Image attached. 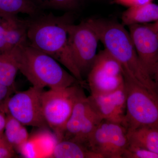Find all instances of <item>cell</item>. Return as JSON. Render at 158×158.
I'll return each instance as SVG.
<instances>
[{
    "mask_svg": "<svg viewBox=\"0 0 158 158\" xmlns=\"http://www.w3.org/2000/svg\"><path fill=\"white\" fill-rule=\"evenodd\" d=\"M29 19L27 42L60 62L81 85L84 81L77 68L69 44V26L73 23L70 13L34 16Z\"/></svg>",
    "mask_w": 158,
    "mask_h": 158,
    "instance_id": "obj_1",
    "label": "cell"
},
{
    "mask_svg": "<svg viewBox=\"0 0 158 158\" xmlns=\"http://www.w3.org/2000/svg\"><path fill=\"white\" fill-rule=\"evenodd\" d=\"M50 158H102L83 144L69 140L58 141Z\"/></svg>",
    "mask_w": 158,
    "mask_h": 158,
    "instance_id": "obj_16",
    "label": "cell"
},
{
    "mask_svg": "<svg viewBox=\"0 0 158 158\" xmlns=\"http://www.w3.org/2000/svg\"><path fill=\"white\" fill-rule=\"evenodd\" d=\"M41 9L30 0H0V13L28 14L31 17L39 14Z\"/></svg>",
    "mask_w": 158,
    "mask_h": 158,
    "instance_id": "obj_19",
    "label": "cell"
},
{
    "mask_svg": "<svg viewBox=\"0 0 158 158\" xmlns=\"http://www.w3.org/2000/svg\"><path fill=\"white\" fill-rule=\"evenodd\" d=\"M129 144L158 154V128L141 127L127 129Z\"/></svg>",
    "mask_w": 158,
    "mask_h": 158,
    "instance_id": "obj_15",
    "label": "cell"
},
{
    "mask_svg": "<svg viewBox=\"0 0 158 158\" xmlns=\"http://www.w3.org/2000/svg\"><path fill=\"white\" fill-rule=\"evenodd\" d=\"M127 129L141 127L158 128V94L124 73Z\"/></svg>",
    "mask_w": 158,
    "mask_h": 158,
    "instance_id": "obj_4",
    "label": "cell"
},
{
    "mask_svg": "<svg viewBox=\"0 0 158 158\" xmlns=\"http://www.w3.org/2000/svg\"><path fill=\"white\" fill-rule=\"evenodd\" d=\"M90 102L103 120L123 125L126 112L125 85L112 93L88 97Z\"/></svg>",
    "mask_w": 158,
    "mask_h": 158,
    "instance_id": "obj_11",
    "label": "cell"
},
{
    "mask_svg": "<svg viewBox=\"0 0 158 158\" xmlns=\"http://www.w3.org/2000/svg\"><path fill=\"white\" fill-rule=\"evenodd\" d=\"M6 22L5 14L0 13V53L6 51Z\"/></svg>",
    "mask_w": 158,
    "mask_h": 158,
    "instance_id": "obj_23",
    "label": "cell"
},
{
    "mask_svg": "<svg viewBox=\"0 0 158 158\" xmlns=\"http://www.w3.org/2000/svg\"><path fill=\"white\" fill-rule=\"evenodd\" d=\"M40 9L71 11L81 7L82 0H30Z\"/></svg>",
    "mask_w": 158,
    "mask_h": 158,
    "instance_id": "obj_20",
    "label": "cell"
},
{
    "mask_svg": "<svg viewBox=\"0 0 158 158\" xmlns=\"http://www.w3.org/2000/svg\"><path fill=\"white\" fill-rule=\"evenodd\" d=\"M152 78L156 85L158 91V62L155 67L153 73L152 75Z\"/></svg>",
    "mask_w": 158,
    "mask_h": 158,
    "instance_id": "obj_26",
    "label": "cell"
},
{
    "mask_svg": "<svg viewBox=\"0 0 158 158\" xmlns=\"http://www.w3.org/2000/svg\"><path fill=\"white\" fill-rule=\"evenodd\" d=\"M90 19L100 41L121 64L124 73L158 94L155 82L142 65L124 26L114 20Z\"/></svg>",
    "mask_w": 158,
    "mask_h": 158,
    "instance_id": "obj_2",
    "label": "cell"
},
{
    "mask_svg": "<svg viewBox=\"0 0 158 158\" xmlns=\"http://www.w3.org/2000/svg\"><path fill=\"white\" fill-rule=\"evenodd\" d=\"M18 71V60L14 48L0 53V83L9 88H14Z\"/></svg>",
    "mask_w": 158,
    "mask_h": 158,
    "instance_id": "obj_17",
    "label": "cell"
},
{
    "mask_svg": "<svg viewBox=\"0 0 158 158\" xmlns=\"http://www.w3.org/2000/svg\"><path fill=\"white\" fill-rule=\"evenodd\" d=\"M15 149L6 140L4 134L0 135V158L13 157Z\"/></svg>",
    "mask_w": 158,
    "mask_h": 158,
    "instance_id": "obj_22",
    "label": "cell"
},
{
    "mask_svg": "<svg viewBox=\"0 0 158 158\" xmlns=\"http://www.w3.org/2000/svg\"><path fill=\"white\" fill-rule=\"evenodd\" d=\"M128 145L125 127L103 120L90 136L87 147L102 158H123Z\"/></svg>",
    "mask_w": 158,
    "mask_h": 158,
    "instance_id": "obj_8",
    "label": "cell"
},
{
    "mask_svg": "<svg viewBox=\"0 0 158 158\" xmlns=\"http://www.w3.org/2000/svg\"><path fill=\"white\" fill-rule=\"evenodd\" d=\"M19 71L32 86L44 89L67 88L81 84L72 74L59 65L58 61L34 48L28 42L14 48Z\"/></svg>",
    "mask_w": 158,
    "mask_h": 158,
    "instance_id": "obj_3",
    "label": "cell"
},
{
    "mask_svg": "<svg viewBox=\"0 0 158 158\" xmlns=\"http://www.w3.org/2000/svg\"><path fill=\"white\" fill-rule=\"evenodd\" d=\"M138 56L150 75L158 62V29L154 23L128 27Z\"/></svg>",
    "mask_w": 158,
    "mask_h": 158,
    "instance_id": "obj_10",
    "label": "cell"
},
{
    "mask_svg": "<svg viewBox=\"0 0 158 158\" xmlns=\"http://www.w3.org/2000/svg\"><path fill=\"white\" fill-rule=\"evenodd\" d=\"M4 132V136L7 141L17 151L29 138V134L25 126L9 114L6 117Z\"/></svg>",
    "mask_w": 158,
    "mask_h": 158,
    "instance_id": "obj_18",
    "label": "cell"
},
{
    "mask_svg": "<svg viewBox=\"0 0 158 158\" xmlns=\"http://www.w3.org/2000/svg\"><path fill=\"white\" fill-rule=\"evenodd\" d=\"M155 24L156 26L157 27L158 29V22H155Z\"/></svg>",
    "mask_w": 158,
    "mask_h": 158,
    "instance_id": "obj_27",
    "label": "cell"
},
{
    "mask_svg": "<svg viewBox=\"0 0 158 158\" xmlns=\"http://www.w3.org/2000/svg\"><path fill=\"white\" fill-rule=\"evenodd\" d=\"M68 41L71 51L82 77L88 76L97 53L99 38L91 19L68 27Z\"/></svg>",
    "mask_w": 158,
    "mask_h": 158,
    "instance_id": "obj_6",
    "label": "cell"
},
{
    "mask_svg": "<svg viewBox=\"0 0 158 158\" xmlns=\"http://www.w3.org/2000/svg\"><path fill=\"white\" fill-rule=\"evenodd\" d=\"M83 92L76 84L67 88L43 91L41 97L43 116L59 141L63 140L65 125L75 102Z\"/></svg>",
    "mask_w": 158,
    "mask_h": 158,
    "instance_id": "obj_5",
    "label": "cell"
},
{
    "mask_svg": "<svg viewBox=\"0 0 158 158\" xmlns=\"http://www.w3.org/2000/svg\"><path fill=\"white\" fill-rule=\"evenodd\" d=\"M122 24L128 26L158 21V5L152 2L129 7L121 15Z\"/></svg>",
    "mask_w": 158,
    "mask_h": 158,
    "instance_id": "obj_13",
    "label": "cell"
},
{
    "mask_svg": "<svg viewBox=\"0 0 158 158\" xmlns=\"http://www.w3.org/2000/svg\"><path fill=\"white\" fill-rule=\"evenodd\" d=\"M44 89L32 86L19 91L5 103L6 113L24 126L44 128L48 126L43 116L41 97Z\"/></svg>",
    "mask_w": 158,
    "mask_h": 158,
    "instance_id": "obj_9",
    "label": "cell"
},
{
    "mask_svg": "<svg viewBox=\"0 0 158 158\" xmlns=\"http://www.w3.org/2000/svg\"><path fill=\"white\" fill-rule=\"evenodd\" d=\"M123 158H158V154L129 144L123 153Z\"/></svg>",
    "mask_w": 158,
    "mask_h": 158,
    "instance_id": "obj_21",
    "label": "cell"
},
{
    "mask_svg": "<svg viewBox=\"0 0 158 158\" xmlns=\"http://www.w3.org/2000/svg\"><path fill=\"white\" fill-rule=\"evenodd\" d=\"M87 77L92 95L111 93L125 85L122 66L105 49L98 53Z\"/></svg>",
    "mask_w": 158,
    "mask_h": 158,
    "instance_id": "obj_7",
    "label": "cell"
},
{
    "mask_svg": "<svg viewBox=\"0 0 158 158\" xmlns=\"http://www.w3.org/2000/svg\"><path fill=\"white\" fill-rule=\"evenodd\" d=\"M17 15L5 14L6 22V51L27 42L29 19L19 18Z\"/></svg>",
    "mask_w": 158,
    "mask_h": 158,
    "instance_id": "obj_14",
    "label": "cell"
},
{
    "mask_svg": "<svg viewBox=\"0 0 158 158\" xmlns=\"http://www.w3.org/2000/svg\"><path fill=\"white\" fill-rule=\"evenodd\" d=\"M157 22H158V21Z\"/></svg>",
    "mask_w": 158,
    "mask_h": 158,
    "instance_id": "obj_28",
    "label": "cell"
},
{
    "mask_svg": "<svg viewBox=\"0 0 158 158\" xmlns=\"http://www.w3.org/2000/svg\"><path fill=\"white\" fill-rule=\"evenodd\" d=\"M91 108L92 105L88 97L83 92L75 102L72 113L65 125L63 140H76Z\"/></svg>",
    "mask_w": 158,
    "mask_h": 158,
    "instance_id": "obj_12",
    "label": "cell"
},
{
    "mask_svg": "<svg viewBox=\"0 0 158 158\" xmlns=\"http://www.w3.org/2000/svg\"><path fill=\"white\" fill-rule=\"evenodd\" d=\"M153 0H113V4L129 7L144 5L151 2Z\"/></svg>",
    "mask_w": 158,
    "mask_h": 158,
    "instance_id": "obj_24",
    "label": "cell"
},
{
    "mask_svg": "<svg viewBox=\"0 0 158 158\" xmlns=\"http://www.w3.org/2000/svg\"><path fill=\"white\" fill-rule=\"evenodd\" d=\"M14 88H9L0 83V106L6 103L10 97L11 89Z\"/></svg>",
    "mask_w": 158,
    "mask_h": 158,
    "instance_id": "obj_25",
    "label": "cell"
}]
</instances>
